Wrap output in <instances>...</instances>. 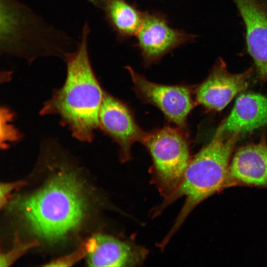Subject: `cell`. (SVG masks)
<instances>
[{"label":"cell","instance_id":"obj_1","mask_svg":"<svg viewBox=\"0 0 267 267\" xmlns=\"http://www.w3.org/2000/svg\"><path fill=\"white\" fill-rule=\"evenodd\" d=\"M90 29L88 21L82 27L75 49L64 61L66 76L63 86L45 102L41 113L58 116L75 138L90 142L100 127L99 112L105 92L93 70L89 52Z\"/></svg>","mask_w":267,"mask_h":267},{"label":"cell","instance_id":"obj_13","mask_svg":"<svg viewBox=\"0 0 267 267\" xmlns=\"http://www.w3.org/2000/svg\"><path fill=\"white\" fill-rule=\"evenodd\" d=\"M267 123V96L246 93L236 99L230 114L220 125L215 136L250 132Z\"/></svg>","mask_w":267,"mask_h":267},{"label":"cell","instance_id":"obj_9","mask_svg":"<svg viewBox=\"0 0 267 267\" xmlns=\"http://www.w3.org/2000/svg\"><path fill=\"white\" fill-rule=\"evenodd\" d=\"M251 69L238 74L229 72L224 61L219 58L207 78L197 88V102L215 111L223 109L248 85Z\"/></svg>","mask_w":267,"mask_h":267},{"label":"cell","instance_id":"obj_15","mask_svg":"<svg viewBox=\"0 0 267 267\" xmlns=\"http://www.w3.org/2000/svg\"><path fill=\"white\" fill-rule=\"evenodd\" d=\"M38 244V242L36 240L29 242H22L17 235H15L14 245L11 250L6 253L0 254V267L9 266L29 249Z\"/></svg>","mask_w":267,"mask_h":267},{"label":"cell","instance_id":"obj_8","mask_svg":"<svg viewBox=\"0 0 267 267\" xmlns=\"http://www.w3.org/2000/svg\"><path fill=\"white\" fill-rule=\"evenodd\" d=\"M99 125L119 145L123 162L131 159L133 143L142 142L147 134L137 125L125 104L105 92L99 112Z\"/></svg>","mask_w":267,"mask_h":267},{"label":"cell","instance_id":"obj_7","mask_svg":"<svg viewBox=\"0 0 267 267\" xmlns=\"http://www.w3.org/2000/svg\"><path fill=\"white\" fill-rule=\"evenodd\" d=\"M126 68L139 97L156 106L177 125L180 127L185 126L187 117L193 107L190 87L154 83L136 73L131 67L127 66Z\"/></svg>","mask_w":267,"mask_h":267},{"label":"cell","instance_id":"obj_4","mask_svg":"<svg viewBox=\"0 0 267 267\" xmlns=\"http://www.w3.org/2000/svg\"><path fill=\"white\" fill-rule=\"evenodd\" d=\"M237 135L215 136L192 159L176 191L154 209L153 216L184 196L185 201L173 226L163 239L167 244L192 211L201 202L226 188L230 159Z\"/></svg>","mask_w":267,"mask_h":267},{"label":"cell","instance_id":"obj_14","mask_svg":"<svg viewBox=\"0 0 267 267\" xmlns=\"http://www.w3.org/2000/svg\"><path fill=\"white\" fill-rule=\"evenodd\" d=\"M101 9L120 41L136 35L143 21L144 12L126 0H106Z\"/></svg>","mask_w":267,"mask_h":267},{"label":"cell","instance_id":"obj_17","mask_svg":"<svg viewBox=\"0 0 267 267\" xmlns=\"http://www.w3.org/2000/svg\"><path fill=\"white\" fill-rule=\"evenodd\" d=\"M26 184L23 181H16L11 182L0 183V205L2 208L6 203L8 196L14 189Z\"/></svg>","mask_w":267,"mask_h":267},{"label":"cell","instance_id":"obj_6","mask_svg":"<svg viewBox=\"0 0 267 267\" xmlns=\"http://www.w3.org/2000/svg\"><path fill=\"white\" fill-rule=\"evenodd\" d=\"M136 36L135 45L146 66L158 62L166 54L196 38L193 34L172 28L166 16L156 11L144 12Z\"/></svg>","mask_w":267,"mask_h":267},{"label":"cell","instance_id":"obj_16","mask_svg":"<svg viewBox=\"0 0 267 267\" xmlns=\"http://www.w3.org/2000/svg\"><path fill=\"white\" fill-rule=\"evenodd\" d=\"M88 253V243L87 241L82 244L72 254L55 259L44 265L47 267H69L72 266L82 258L87 256Z\"/></svg>","mask_w":267,"mask_h":267},{"label":"cell","instance_id":"obj_11","mask_svg":"<svg viewBox=\"0 0 267 267\" xmlns=\"http://www.w3.org/2000/svg\"><path fill=\"white\" fill-rule=\"evenodd\" d=\"M256 187L267 190V145L264 139L240 148L229 164L226 188Z\"/></svg>","mask_w":267,"mask_h":267},{"label":"cell","instance_id":"obj_3","mask_svg":"<svg viewBox=\"0 0 267 267\" xmlns=\"http://www.w3.org/2000/svg\"><path fill=\"white\" fill-rule=\"evenodd\" d=\"M19 209L37 235L48 241H55L79 225L86 202L75 175L63 171L23 200Z\"/></svg>","mask_w":267,"mask_h":267},{"label":"cell","instance_id":"obj_2","mask_svg":"<svg viewBox=\"0 0 267 267\" xmlns=\"http://www.w3.org/2000/svg\"><path fill=\"white\" fill-rule=\"evenodd\" d=\"M68 34L47 22L18 0H0V53L29 63L40 57L64 60L76 48Z\"/></svg>","mask_w":267,"mask_h":267},{"label":"cell","instance_id":"obj_10","mask_svg":"<svg viewBox=\"0 0 267 267\" xmlns=\"http://www.w3.org/2000/svg\"><path fill=\"white\" fill-rule=\"evenodd\" d=\"M243 20L247 50L259 78L267 81V10L263 0H232Z\"/></svg>","mask_w":267,"mask_h":267},{"label":"cell","instance_id":"obj_5","mask_svg":"<svg viewBox=\"0 0 267 267\" xmlns=\"http://www.w3.org/2000/svg\"><path fill=\"white\" fill-rule=\"evenodd\" d=\"M142 143L152 159L153 180L167 199L180 184L190 160L186 136L177 129L165 127L147 133Z\"/></svg>","mask_w":267,"mask_h":267},{"label":"cell","instance_id":"obj_18","mask_svg":"<svg viewBox=\"0 0 267 267\" xmlns=\"http://www.w3.org/2000/svg\"><path fill=\"white\" fill-rule=\"evenodd\" d=\"M93 6L101 8L106 0H87Z\"/></svg>","mask_w":267,"mask_h":267},{"label":"cell","instance_id":"obj_12","mask_svg":"<svg viewBox=\"0 0 267 267\" xmlns=\"http://www.w3.org/2000/svg\"><path fill=\"white\" fill-rule=\"evenodd\" d=\"M87 263L90 267H130L142 263L146 251L127 241L96 234L88 240Z\"/></svg>","mask_w":267,"mask_h":267},{"label":"cell","instance_id":"obj_19","mask_svg":"<svg viewBox=\"0 0 267 267\" xmlns=\"http://www.w3.org/2000/svg\"><path fill=\"white\" fill-rule=\"evenodd\" d=\"M263 1L267 10V0H263Z\"/></svg>","mask_w":267,"mask_h":267}]
</instances>
